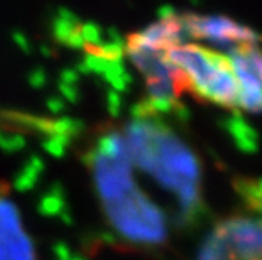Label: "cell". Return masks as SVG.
Here are the masks:
<instances>
[{
	"mask_svg": "<svg viewBox=\"0 0 262 260\" xmlns=\"http://www.w3.org/2000/svg\"><path fill=\"white\" fill-rule=\"evenodd\" d=\"M85 160L92 169L95 187L103 206L120 200L137 186L124 135L119 130L108 127L100 130L88 149Z\"/></svg>",
	"mask_w": 262,
	"mask_h": 260,
	"instance_id": "cell-3",
	"label": "cell"
},
{
	"mask_svg": "<svg viewBox=\"0 0 262 260\" xmlns=\"http://www.w3.org/2000/svg\"><path fill=\"white\" fill-rule=\"evenodd\" d=\"M105 215L124 242L132 245H161L168 240V223L158 204L136 186L130 193L103 206Z\"/></svg>",
	"mask_w": 262,
	"mask_h": 260,
	"instance_id": "cell-4",
	"label": "cell"
},
{
	"mask_svg": "<svg viewBox=\"0 0 262 260\" xmlns=\"http://www.w3.org/2000/svg\"><path fill=\"white\" fill-rule=\"evenodd\" d=\"M164 53L185 75L188 91L224 108H238V83L227 53L194 42L171 46Z\"/></svg>",
	"mask_w": 262,
	"mask_h": 260,
	"instance_id": "cell-2",
	"label": "cell"
},
{
	"mask_svg": "<svg viewBox=\"0 0 262 260\" xmlns=\"http://www.w3.org/2000/svg\"><path fill=\"white\" fill-rule=\"evenodd\" d=\"M181 19L189 37L194 39H205L208 42L220 44V46H238L245 42H255L260 39V34L242 26L238 22L225 17V15H203L183 12Z\"/></svg>",
	"mask_w": 262,
	"mask_h": 260,
	"instance_id": "cell-7",
	"label": "cell"
},
{
	"mask_svg": "<svg viewBox=\"0 0 262 260\" xmlns=\"http://www.w3.org/2000/svg\"><path fill=\"white\" fill-rule=\"evenodd\" d=\"M196 260H262V218L250 215L219 221Z\"/></svg>",
	"mask_w": 262,
	"mask_h": 260,
	"instance_id": "cell-5",
	"label": "cell"
},
{
	"mask_svg": "<svg viewBox=\"0 0 262 260\" xmlns=\"http://www.w3.org/2000/svg\"><path fill=\"white\" fill-rule=\"evenodd\" d=\"M0 260H36V250L29 235L24 233L14 240L0 242Z\"/></svg>",
	"mask_w": 262,
	"mask_h": 260,
	"instance_id": "cell-9",
	"label": "cell"
},
{
	"mask_svg": "<svg viewBox=\"0 0 262 260\" xmlns=\"http://www.w3.org/2000/svg\"><path fill=\"white\" fill-rule=\"evenodd\" d=\"M233 187L252 215L262 218V179L238 178L233 181Z\"/></svg>",
	"mask_w": 262,
	"mask_h": 260,
	"instance_id": "cell-8",
	"label": "cell"
},
{
	"mask_svg": "<svg viewBox=\"0 0 262 260\" xmlns=\"http://www.w3.org/2000/svg\"><path fill=\"white\" fill-rule=\"evenodd\" d=\"M227 56L238 83V108L262 113V37L230 48Z\"/></svg>",
	"mask_w": 262,
	"mask_h": 260,
	"instance_id": "cell-6",
	"label": "cell"
},
{
	"mask_svg": "<svg viewBox=\"0 0 262 260\" xmlns=\"http://www.w3.org/2000/svg\"><path fill=\"white\" fill-rule=\"evenodd\" d=\"M122 135L132 164L176 195V225L186 226L196 220L203 206L200 160L163 120V115L152 112L144 102L137 103Z\"/></svg>",
	"mask_w": 262,
	"mask_h": 260,
	"instance_id": "cell-1",
	"label": "cell"
}]
</instances>
